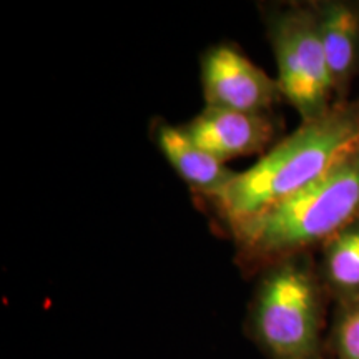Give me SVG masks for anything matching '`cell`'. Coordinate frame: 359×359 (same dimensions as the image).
I'll list each match as a JSON object with an SVG mask.
<instances>
[{
  "instance_id": "obj_5",
  "label": "cell",
  "mask_w": 359,
  "mask_h": 359,
  "mask_svg": "<svg viewBox=\"0 0 359 359\" xmlns=\"http://www.w3.org/2000/svg\"><path fill=\"white\" fill-rule=\"evenodd\" d=\"M201 85L206 107L269 114L281 100L276 79L255 65L233 45H217L201 60Z\"/></svg>"
},
{
  "instance_id": "obj_4",
  "label": "cell",
  "mask_w": 359,
  "mask_h": 359,
  "mask_svg": "<svg viewBox=\"0 0 359 359\" xmlns=\"http://www.w3.org/2000/svg\"><path fill=\"white\" fill-rule=\"evenodd\" d=\"M268 35L283 98L302 122L325 115L336 100L313 4H291L276 11L268 20Z\"/></svg>"
},
{
  "instance_id": "obj_2",
  "label": "cell",
  "mask_w": 359,
  "mask_h": 359,
  "mask_svg": "<svg viewBox=\"0 0 359 359\" xmlns=\"http://www.w3.org/2000/svg\"><path fill=\"white\" fill-rule=\"evenodd\" d=\"M359 147V100L336 102L325 115L302 122L253 167L236 173L212 205L230 224L262 212L316 182Z\"/></svg>"
},
{
  "instance_id": "obj_6",
  "label": "cell",
  "mask_w": 359,
  "mask_h": 359,
  "mask_svg": "<svg viewBox=\"0 0 359 359\" xmlns=\"http://www.w3.org/2000/svg\"><path fill=\"white\" fill-rule=\"evenodd\" d=\"M182 128L193 143L223 163L240 156L264 155L278 132L269 114H246L212 107H206Z\"/></svg>"
},
{
  "instance_id": "obj_7",
  "label": "cell",
  "mask_w": 359,
  "mask_h": 359,
  "mask_svg": "<svg viewBox=\"0 0 359 359\" xmlns=\"http://www.w3.org/2000/svg\"><path fill=\"white\" fill-rule=\"evenodd\" d=\"M313 7L334 100L346 102L359 75V4L326 0L313 2Z\"/></svg>"
},
{
  "instance_id": "obj_8",
  "label": "cell",
  "mask_w": 359,
  "mask_h": 359,
  "mask_svg": "<svg viewBox=\"0 0 359 359\" xmlns=\"http://www.w3.org/2000/svg\"><path fill=\"white\" fill-rule=\"evenodd\" d=\"M155 142L191 191L203 195L210 201L217 200L236 177V172L228 168L226 163L193 143L182 127L160 125L155 130Z\"/></svg>"
},
{
  "instance_id": "obj_10",
  "label": "cell",
  "mask_w": 359,
  "mask_h": 359,
  "mask_svg": "<svg viewBox=\"0 0 359 359\" xmlns=\"http://www.w3.org/2000/svg\"><path fill=\"white\" fill-rule=\"evenodd\" d=\"M326 359H359V299L334 306L326 336Z\"/></svg>"
},
{
  "instance_id": "obj_3",
  "label": "cell",
  "mask_w": 359,
  "mask_h": 359,
  "mask_svg": "<svg viewBox=\"0 0 359 359\" xmlns=\"http://www.w3.org/2000/svg\"><path fill=\"white\" fill-rule=\"evenodd\" d=\"M311 253L262 271L246 333L268 359H326V303Z\"/></svg>"
},
{
  "instance_id": "obj_1",
  "label": "cell",
  "mask_w": 359,
  "mask_h": 359,
  "mask_svg": "<svg viewBox=\"0 0 359 359\" xmlns=\"http://www.w3.org/2000/svg\"><path fill=\"white\" fill-rule=\"evenodd\" d=\"M359 219V147L330 172L288 198L230 224L236 259L245 273H262Z\"/></svg>"
},
{
  "instance_id": "obj_9",
  "label": "cell",
  "mask_w": 359,
  "mask_h": 359,
  "mask_svg": "<svg viewBox=\"0 0 359 359\" xmlns=\"http://www.w3.org/2000/svg\"><path fill=\"white\" fill-rule=\"evenodd\" d=\"M321 283L334 304L359 299V219L320 246Z\"/></svg>"
}]
</instances>
